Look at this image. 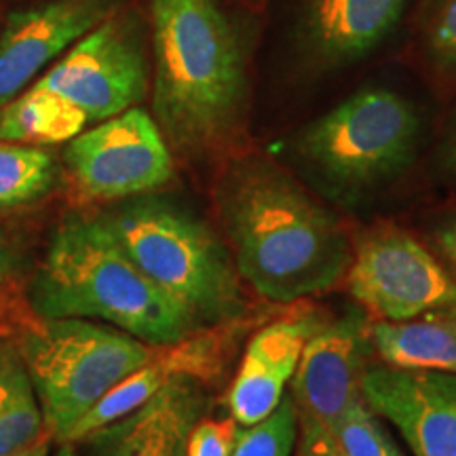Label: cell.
<instances>
[{
  "mask_svg": "<svg viewBox=\"0 0 456 456\" xmlns=\"http://www.w3.org/2000/svg\"><path fill=\"white\" fill-rule=\"evenodd\" d=\"M408 0H309L306 37L323 61L366 55L389 34Z\"/></svg>",
  "mask_w": 456,
  "mask_h": 456,
  "instance_id": "cell-15",
  "label": "cell"
},
{
  "mask_svg": "<svg viewBox=\"0 0 456 456\" xmlns=\"http://www.w3.org/2000/svg\"><path fill=\"white\" fill-rule=\"evenodd\" d=\"M155 114L186 157L224 151L243 123V51L218 0H152Z\"/></svg>",
  "mask_w": 456,
  "mask_h": 456,
  "instance_id": "cell-2",
  "label": "cell"
},
{
  "mask_svg": "<svg viewBox=\"0 0 456 456\" xmlns=\"http://www.w3.org/2000/svg\"><path fill=\"white\" fill-rule=\"evenodd\" d=\"M442 167L444 174L456 184V117L452 125H450L446 140H444L442 146Z\"/></svg>",
  "mask_w": 456,
  "mask_h": 456,
  "instance_id": "cell-26",
  "label": "cell"
},
{
  "mask_svg": "<svg viewBox=\"0 0 456 456\" xmlns=\"http://www.w3.org/2000/svg\"><path fill=\"white\" fill-rule=\"evenodd\" d=\"M104 13V0H49L11 15L0 34V108L61 51L94 30Z\"/></svg>",
  "mask_w": 456,
  "mask_h": 456,
  "instance_id": "cell-13",
  "label": "cell"
},
{
  "mask_svg": "<svg viewBox=\"0 0 456 456\" xmlns=\"http://www.w3.org/2000/svg\"><path fill=\"white\" fill-rule=\"evenodd\" d=\"M362 397L414 456H456V374L368 366Z\"/></svg>",
  "mask_w": 456,
  "mask_h": 456,
  "instance_id": "cell-10",
  "label": "cell"
},
{
  "mask_svg": "<svg viewBox=\"0 0 456 456\" xmlns=\"http://www.w3.org/2000/svg\"><path fill=\"white\" fill-rule=\"evenodd\" d=\"M332 433L346 456H403L380 416L363 402V397L351 403L345 416L332 427Z\"/></svg>",
  "mask_w": 456,
  "mask_h": 456,
  "instance_id": "cell-21",
  "label": "cell"
},
{
  "mask_svg": "<svg viewBox=\"0 0 456 456\" xmlns=\"http://www.w3.org/2000/svg\"><path fill=\"white\" fill-rule=\"evenodd\" d=\"M89 123L87 114L55 91L34 85L0 108V142L60 144L77 138Z\"/></svg>",
  "mask_w": 456,
  "mask_h": 456,
  "instance_id": "cell-17",
  "label": "cell"
},
{
  "mask_svg": "<svg viewBox=\"0 0 456 456\" xmlns=\"http://www.w3.org/2000/svg\"><path fill=\"white\" fill-rule=\"evenodd\" d=\"M66 163L74 184L91 201L148 195L174 175L163 131L151 114L135 106L72 138Z\"/></svg>",
  "mask_w": 456,
  "mask_h": 456,
  "instance_id": "cell-8",
  "label": "cell"
},
{
  "mask_svg": "<svg viewBox=\"0 0 456 456\" xmlns=\"http://www.w3.org/2000/svg\"><path fill=\"white\" fill-rule=\"evenodd\" d=\"M298 437V408L289 393L260 423L241 427L231 456H292Z\"/></svg>",
  "mask_w": 456,
  "mask_h": 456,
  "instance_id": "cell-20",
  "label": "cell"
},
{
  "mask_svg": "<svg viewBox=\"0 0 456 456\" xmlns=\"http://www.w3.org/2000/svg\"><path fill=\"white\" fill-rule=\"evenodd\" d=\"M135 266L184 309L199 330L226 326L245 313L231 249L201 218L159 197H131L102 214Z\"/></svg>",
  "mask_w": 456,
  "mask_h": 456,
  "instance_id": "cell-4",
  "label": "cell"
},
{
  "mask_svg": "<svg viewBox=\"0 0 456 456\" xmlns=\"http://www.w3.org/2000/svg\"><path fill=\"white\" fill-rule=\"evenodd\" d=\"M420 123L406 98L363 89L306 125L296 152L338 201H355L408 167Z\"/></svg>",
  "mask_w": 456,
  "mask_h": 456,
  "instance_id": "cell-6",
  "label": "cell"
},
{
  "mask_svg": "<svg viewBox=\"0 0 456 456\" xmlns=\"http://www.w3.org/2000/svg\"><path fill=\"white\" fill-rule=\"evenodd\" d=\"M425 43L433 64L456 72V0H436L427 20Z\"/></svg>",
  "mask_w": 456,
  "mask_h": 456,
  "instance_id": "cell-22",
  "label": "cell"
},
{
  "mask_svg": "<svg viewBox=\"0 0 456 456\" xmlns=\"http://www.w3.org/2000/svg\"><path fill=\"white\" fill-rule=\"evenodd\" d=\"M241 427L232 416L228 419H214L201 416L188 436L184 456H231Z\"/></svg>",
  "mask_w": 456,
  "mask_h": 456,
  "instance_id": "cell-23",
  "label": "cell"
},
{
  "mask_svg": "<svg viewBox=\"0 0 456 456\" xmlns=\"http://www.w3.org/2000/svg\"><path fill=\"white\" fill-rule=\"evenodd\" d=\"M15 346L51 442H64L114 385L159 353L123 330L78 317H38Z\"/></svg>",
  "mask_w": 456,
  "mask_h": 456,
  "instance_id": "cell-5",
  "label": "cell"
},
{
  "mask_svg": "<svg viewBox=\"0 0 456 456\" xmlns=\"http://www.w3.org/2000/svg\"><path fill=\"white\" fill-rule=\"evenodd\" d=\"M51 450V437H43L41 442H37L34 446L21 450V452H17L13 456H47Z\"/></svg>",
  "mask_w": 456,
  "mask_h": 456,
  "instance_id": "cell-28",
  "label": "cell"
},
{
  "mask_svg": "<svg viewBox=\"0 0 456 456\" xmlns=\"http://www.w3.org/2000/svg\"><path fill=\"white\" fill-rule=\"evenodd\" d=\"M45 433L37 393L15 345L0 342V456L34 446Z\"/></svg>",
  "mask_w": 456,
  "mask_h": 456,
  "instance_id": "cell-18",
  "label": "cell"
},
{
  "mask_svg": "<svg viewBox=\"0 0 456 456\" xmlns=\"http://www.w3.org/2000/svg\"><path fill=\"white\" fill-rule=\"evenodd\" d=\"M436 245L437 249H440V254L444 256V260L448 262V273L456 281V214H452L437 226Z\"/></svg>",
  "mask_w": 456,
  "mask_h": 456,
  "instance_id": "cell-25",
  "label": "cell"
},
{
  "mask_svg": "<svg viewBox=\"0 0 456 456\" xmlns=\"http://www.w3.org/2000/svg\"><path fill=\"white\" fill-rule=\"evenodd\" d=\"M319 323L317 315L288 317L252 336L226 397L228 412L239 427L260 423L279 406L298 368L302 346Z\"/></svg>",
  "mask_w": 456,
  "mask_h": 456,
  "instance_id": "cell-14",
  "label": "cell"
},
{
  "mask_svg": "<svg viewBox=\"0 0 456 456\" xmlns=\"http://www.w3.org/2000/svg\"><path fill=\"white\" fill-rule=\"evenodd\" d=\"M372 349L370 322L359 313L322 322L300 353L289 380L298 414L332 427L362 399V376Z\"/></svg>",
  "mask_w": 456,
  "mask_h": 456,
  "instance_id": "cell-11",
  "label": "cell"
},
{
  "mask_svg": "<svg viewBox=\"0 0 456 456\" xmlns=\"http://www.w3.org/2000/svg\"><path fill=\"white\" fill-rule=\"evenodd\" d=\"M55 175V161L41 148L0 142V209L47 195Z\"/></svg>",
  "mask_w": 456,
  "mask_h": 456,
  "instance_id": "cell-19",
  "label": "cell"
},
{
  "mask_svg": "<svg viewBox=\"0 0 456 456\" xmlns=\"http://www.w3.org/2000/svg\"><path fill=\"white\" fill-rule=\"evenodd\" d=\"M37 85L81 108L89 123H102L144 98L146 60L134 34L118 21H108L78 41Z\"/></svg>",
  "mask_w": 456,
  "mask_h": 456,
  "instance_id": "cell-9",
  "label": "cell"
},
{
  "mask_svg": "<svg viewBox=\"0 0 456 456\" xmlns=\"http://www.w3.org/2000/svg\"><path fill=\"white\" fill-rule=\"evenodd\" d=\"M292 456H346L330 427L298 414V437Z\"/></svg>",
  "mask_w": 456,
  "mask_h": 456,
  "instance_id": "cell-24",
  "label": "cell"
},
{
  "mask_svg": "<svg viewBox=\"0 0 456 456\" xmlns=\"http://www.w3.org/2000/svg\"><path fill=\"white\" fill-rule=\"evenodd\" d=\"M370 342L387 366L456 374V311L427 313L408 322H372Z\"/></svg>",
  "mask_w": 456,
  "mask_h": 456,
  "instance_id": "cell-16",
  "label": "cell"
},
{
  "mask_svg": "<svg viewBox=\"0 0 456 456\" xmlns=\"http://www.w3.org/2000/svg\"><path fill=\"white\" fill-rule=\"evenodd\" d=\"M28 302L37 317L94 319L155 346L199 330L123 252L100 216H72L57 226L28 283Z\"/></svg>",
  "mask_w": 456,
  "mask_h": 456,
  "instance_id": "cell-3",
  "label": "cell"
},
{
  "mask_svg": "<svg viewBox=\"0 0 456 456\" xmlns=\"http://www.w3.org/2000/svg\"><path fill=\"white\" fill-rule=\"evenodd\" d=\"M47 456H78L77 444L68 442H55V448L49 450Z\"/></svg>",
  "mask_w": 456,
  "mask_h": 456,
  "instance_id": "cell-29",
  "label": "cell"
},
{
  "mask_svg": "<svg viewBox=\"0 0 456 456\" xmlns=\"http://www.w3.org/2000/svg\"><path fill=\"white\" fill-rule=\"evenodd\" d=\"M208 403L199 379L174 376L134 412L77 442L83 446L78 456H184Z\"/></svg>",
  "mask_w": 456,
  "mask_h": 456,
  "instance_id": "cell-12",
  "label": "cell"
},
{
  "mask_svg": "<svg viewBox=\"0 0 456 456\" xmlns=\"http://www.w3.org/2000/svg\"><path fill=\"white\" fill-rule=\"evenodd\" d=\"M15 271V252L7 243L0 241V289L9 281V277Z\"/></svg>",
  "mask_w": 456,
  "mask_h": 456,
  "instance_id": "cell-27",
  "label": "cell"
},
{
  "mask_svg": "<svg viewBox=\"0 0 456 456\" xmlns=\"http://www.w3.org/2000/svg\"><path fill=\"white\" fill-rule=\"evenodd\" d=\"M345 283L379 322L456 311V281L423 243L399 228L370 231L353 248Z\"/></svg>",
  "mask_w": 456,
  "mask_h": 456,
  "instance_id": "cell-7",
  "label": "cell"
},
{
  "mask_svg": "<svg viewBox=\"0 0 456 456\" xmlns=\"http://www.w3.org/2000/svg\"><path fill=\"white\" fill-rule=\"evenodd\" d=\"M218 214L239 277L273 302H296L338 285L353 245L340 220L265 159L222 175Z\"/></svg>",
  "mask_w": 456,
  "mask_h": 456,
  "instance_id": "cell-1",
  "label": "cell"
}]
</instances>
